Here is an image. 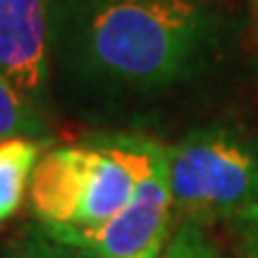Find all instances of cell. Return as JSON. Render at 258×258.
<instances>
[{
  "mask_svg": "<svg viewBox=\"0 0 258 258\" xmlns=\"http://www.w3.org/2000/svg\"><path fill=\"white\" fill-rule=\"evenodd\" d=\"M199 43L191 0H96L89 50L98 67L127 82L163 84L184 70Z\"/></svg>",
  "mask_w": 258,
  "mask_h": 258,
  "instance_id": "6da1fadb",
  "label": "cell"
},
{
  "mask_svg": "<svg viewBox=\"0 0 258 258\" xmlns=\"http://www.w3.org/2000/svg\"><path fill=\"white\" fill-rule=\"evenodd\" d=\"M139 139L46 151L31 172V206L46 227L86 230L124 208L137 186Z\"/></svg>",
  "mask_w": 258,
  "mask_h": 258,
  "instance_id": "7a4b0ae2",
  "label": "cell"
},
{
  "mask_svg": "<svg viewBox=\"0 0 258 258\" xmlns=\"http://www.w3.org/2000/svg\"><path fill=\"white\" fill-rule=\"evenodd\" d=\"M165 153L172 208L184 218H237L258 206V146L244 137L199 132Z\"/></svg>",
  "mask_w": 258,
  "mask_h": 258,
  "instance_id": "3957f363",
  "label": "cell"
},
{
  "mask_svg": "<svg viewBox=\"0 0 258 258\" xmlns=\"http://www.w3.org/2000/svg\"><path fill=\"white\" fill-rule=\"evenodd\" d=\"M172 211V194L167 177V153L151 139H139L137 186L129 203L117 215L98 227L70 230L46 227L53 237L89 251L96 258H129L165 239Z\"/></svg>",
  "mask_w": 258,
  "mask_h": 258,
  "instance_id": "277c9868",
  "label": "cell"
},
{
  "mask_svg": "<svg viewBox=\"0 0 258 258\" xmlns=\"http://www.w3.org/2000/svg\"><path fill=\"white\" fill-rule=\"evenodd\" d=\"M48 0H0V70L24 96L46 77Z\"/></svg>",
  "mask_w": 258,
  "mask_h": 258,
  "instance_id": "5b68a950",
  "label": "cell"
},
{
  "mask_svg": "<svg viewBox=\"0 0 258 258\" xmlns=\"http://www.w3.org/2000/svg\"><path fill=\"white\" fill-rule=\"evenodd\" d=\"M41 144L34 139H5L0 141V222L19 208L22 196L31 182L38 163Z\"/></svg>",
  "mask_w": 258,
  "mask_h": 258,
  "instance_id": "8992f818",
  "label": "cell"
},
{
  "mask_svg": "<svg viewBox=\"0 0 258 258\" xmlns=\"http://www.w3.org/2000/svg\"><path fill=\"white\" fill-rule=\"evenodd\" d=\"M43 132V122L24 101V93L0 70V141L34 137Z\"/></svg>",
  "mask_w": 258,
  "mask_h": 258,
  "instance_id": "52a82bcc",
  "label": "cell"
},
{
  "mask_svg": "<svg viewBox=\"0 0 258 258\" xmlns=\"http://www.w3.org/2000/svg\"><path fill=\"white\" fill-rule=\"evenodd\" d=\"M158 258H220V251L203 230V222L184 218L172 234H167Z\"/></svg>",
  "mask_w": 258,
  "mask_h": 258,
  "instance_id": "ba28073f",
  "label": "cell"
},
{
  "mask_svg": "<svg viewBox=\"0 0 258 258\" xmlns=\"http://www.w3.org/2000/svg\"><path fill=\"white\" fill-rule=\"evenodd\" d=\"M17 258H96L89 251L72 246L67 241H60L41 225V230L29 234L27 239L19 244Z\"/></svg>",
  "mask_w": 258,
  "mask_h": 258,
  "instance_id": "9c48e42d",
  "label": "cell"
},
{
  "mask_svg": "<svg viewBox=\"0 0 258 258\" xmlns=\"http://www.w3.org/2000/svg\"><path fill=\"white\" fill-rule=\"evenodd\" d=\"M239 258H258V206L234 218Z\"/></svg>",
  "mask_w": 258,
  "mask_h": 258,
  "instance_id": "30bf717a",
  "label": "cell"
},
{
  "mask_svg": "<svg viewBox=\"0 0 258 258\" xmlns=\"http://www.w3.org/2000/svg\"><path fill=\"white\" fill-rule=\"evenodd\" d=\"M167 239V237H165ZM165 239L156 241V244H151L146 251H141V253H137V256H129V258H158V253L163 251V244H165Z\"/></svg>",
  "mask_w": 258,
  "mask_h": 258,
  "instance_id": "8fae6325",
  "label": "cell"
},
{
  "mask_svg": "<svg viewBox=\"0 0 258 258\" xmlns=\"http://www.w3.org/2000/svg\"><path fill=\"white\" fill-rule=\"evenodd\" d=\"M253 3H256V10H258V0H253Z\"/></svg>",
  "mask_w": 258,
  "mask_h": 258,
  "instance_id": "7c38bea8",
  "label": "cell"
}]
</instances>
